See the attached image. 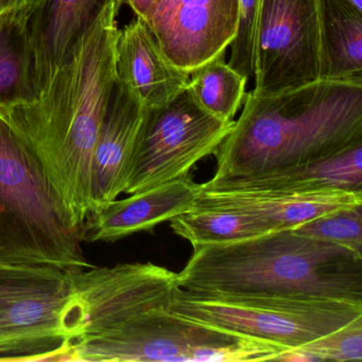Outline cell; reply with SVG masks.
I'll return each mask as SVG.
<instances>
[{"label": "cell", "mask_w": 362, "mask_h": 362, "mask_svg": "<svg viewBox=\"0 0 362 362\" xmlns=\"http://www.w3.org/2000/svg\"><path fill=\"white\" fill-rule=\"evenodd\" d=\"M122 6L110 0L35 97L1 107L82 228L90 213L93 153L117 82Z\"/></svg>", "instance_id": "1"}, {"label": "cell", "mask_w": 362, "mask_h": 362, "mask_svg": "<svg viewBox=\"0 0 362 362\" xmlns=\"http://www.w3.org/2000/svg\"><path fill=\"white\" fill-rule=\"evenodd\" d=\"M238 120L215 152L211 179L315 162L362 144V81L320 79L245 94Z\"/></svg>", "instance_id": "2"}, {"label": "cell", "mask_w": 362, "mask_h": 362, "mask_svg": "<svg viewBox=\"0 0 362 362\" xmlns=\"http://www.w3.org/2000/svg\"><path fill=\"white\" fill-rule=\"evenodd\" d=\"M177 285L200 291L306 294L362 302V256L293 230L194 247Z\"/></svg>", "instance_id": "3"}, {"label": "cell", "mask_w": 362, "mask_h": 362, "mask_svg": "<svg viewBox=\"0 0 362 362\" xmlns=\"http://www.w3.org/2000/svg\"><path fill=\"white\" fill-rule=\"evenodd\" d=\"M82 243L81 226L0 107V264L92 268Z\"/></svg>", "instance_id": "4"}, {"label": "cell", "mask_w": 362, "mask_h": 362, "mask_svg": "<svg viewBox=\"0 0 362 362\" xmlns=\"http://www.w3.org/2000/svg\"><path fill=\"white\" fill-rule=\"evenodd\" d=\"M168 310L296 349L362 317V302L306 294L200 291L177 287Z\"/></svg>", "instance_id": "5"}, {"label": "cell", "mask_w": 362, "mask_h": 362, "mask_svg": "<svg viewBox=\"0 0 362 362\" xmlns=\"http://www.w3.org/2000/svg\"><path fill=\"white\" fill-rule=\"evenodd\" d=\"M71 361L243 362L274 360L286 347L207 325L168 308L69 343Z\"/></svg>", "instance_id": "6"}, {"label": "cell", "mask_w": 362, "mask_h": 362, "mask_svg": "<svg viewBox=\"0 0 362 362\" xmlns=\"http://www.w3.org/2000/svg\"><path fill=\"white\" fill-rule=\"evenodd\" d=\"M177 276L152 262L69 271L62 319L67 341L101 334L141 313L167 308L179 287Z\"/></svg>", "instance_id": "7"}, {"label": "cell", "mask_w": 362, "mask_h": 362, "mask_svg": "<svg viewBox=\"0 0 362 362\" xmlns=\"http://www.w3.org/2000/svg\"><path fill=\"white\" fill-rule=\"evenodd\" d=\"M234 124L205 111L188 88L164 107L146 109L124 194L189 175L197 163L215 154Z\"/></svg>", "instance_id": "8"}, {"label": "cell", "mask_w": 362, "mask_h": 362, "mask_svg": "<svg viewBox=\"0 0 362 362\" xmlns=\"http://www.w3.org/2000/svg\"><path fill=\"white\" fill-rule=\"evenodd\" d=\"M320 79L319 0H260L253 90L281 92Z\"/></svg>", "instance_id": "9"}, {"label": "cell", "mask_w": 362, "mask_h": 362, "mask_svg": "<svg viewBox=\"0 0 362 362\" xmlns=\"http://www.w3.org/2000/svg\"><path fill=\"white\" fill-rule=\"evenodd\" d=\"M145 22L165 57L192 75L226 58L238 33L240 0H156Z\"/></svg>", "instance_id": "10"}, {"label": "cell", "mask_w": 362, "mask_h": 362, "mask_svg": "<svg viewBox=\"0 0 362 362\" xmlns=\"http://www.w3.org/2000/svg\"><path fill=\"white\" fill-rule=\"evenodd\" d=\"M64 287L0 304V361H71L63 330Z\"/></svg>", "instance_id": "11"}, {"label": "cell", "mask_w": 362, "mask_h": 362, "mask_svg": "<svg viewBox=\"0 0 362 362\" xmlns=\"http://www.w3.org/2000/svg\"><path fill=\"white\" fill-rule=\"evenodd\" d=\"M145 113L143 103L117 79L93 153L90 215L124 194Z\"/></svg>", "instance_id": "12"}, {"label": "cell", "mask_w": 362, "mask_h": 362, "mask_svg": "<svg viewBox=\"0 0 362 362\" xmlns=\"http://www.w3.org/2000/svg\"><path fill=\"white\" fill-rule=\"evenodd\" d=\"M201 184L189 175L113 201L90 214L82 228V240L114 243L139 232H151L160 223L194 206Z\"/></svg>", "instance_id": "13"}, {"label": "cell", "mask_w": 362, "mask_h": 362, "mask_svg": "<svg viewBox=\"0 0 362 362\" xmlns=\"http://www.w3.org/2000/svg\"><path fill=\"white\" fill-rule=\"evenodd\" d=\"M360 204H362V192L344 189L304 192H204L200 189L192 209L250 216L274 232L291 230L337 209Z\"/></svg>", "instance_id": "14"}, {"label": "cell", "mask_w": 362, "mask_h": 362, "mask_svg": "<svg viewBox=\"0 0 362 362\" xmlns=\"http://www.w3.org/2000/svg\"><path fill=\"white\" fill-rule=\"evenodd\" d=\"M116 67L118 81L146 109L168 105L189 83L190 75L165 57L147 23L137 16L118 30Z\"/></svg>", "instance_id": "15"}, {"label": "cell", "mask_w": 362, "mask_h": 362, "mask_svg": "<svg viewBox=\"0 0 362 362\" xmlns=\"http://www.w3.org/2000/svg\"><path fill=\"white\" fill-rule=\"evenodd\" d=\"M109 1L42 0L26 24L33 97L49 81Z\"/></svg>", "instance_id": "16"}, {"label": "cell", "mask_w": 362, "mask_h": 362, "mask_svg": "<svg viewBox=\"0 0 362 362\" xmlns=\"http://www.w3.org/2000/svg\"><path fill=\"white\" fill-rule=\"evenodd\" d=\"M321 189L362 192V144L315 162L247 177L211 179L204 192H304Z\"/></svg>", "instance_id": "17"}, {"label": "cell", "mask_w": 362, "mask_h": 362, "mask_svg": "<svg viewBox=\"0 0 362 362\" xmlns=\"http://www.w3.org/2000/svg\"><path fill=\"white\" fill-rule=\"evenodd\" d=\"M321 79L362 81V12L347 0H319Z\"/></svg>", "instance_id": "18"}, {"label": "cell", "mask_w": 362, "mask_h": 362, "mask_svg": "<svg viewBox=\"0 0 362 362\" xmlns=\"http://www.w3.org/2000/svg\"><path fill=\"white\" fill-rule=\"evenodd\" d=\"M170 228L177 236L190 243L194 249L202 245L243 240L272 232L266 224L250 216L194 209L173 218Z\"/></svg>", "instance_id": "19"}, {"label": "cell", "mask_w": 362, "mask_h": 362, "mask_svg": "<svg viewBox=\"0 0 362 362\" xmlns=\"http://www.w3.org/2000/svg\"><path fill=\"white\" fill-rule=\"evenodd\" d=\"M224 59H217L192 74L187 88L205 111L219 119L232 122L245 101L249 80Z\"/></svg>", "instance_id": "20"}, {"label": "cell", "mask_w": 362, "mask_h": 362, "mask_svg": "<svg viewBox=\"0 0 362 362\" xmlns=\"http://www.w3.org/2000/svg\"><path fill=\"white\" fill-rule=\"evenodd\" d=\"M292 230L310 238L342 245L362 256V204L337 209Z\"/></svg>", "instance_id": "21"}, {"label": "cell", "mask_w": 362, "mask_h": 362, "mask_svg": "<svg viewBox=\"0 0 362 362\" xmlns=\"http://www.w3.org/2000/svg\"><path fill=\"white\" fill-rule=\"evenodd\" d=\"M67 273L45 267L0 264V304L64 287Z\"/></svg>", "instance_id": "22"}, {"label": "cell", "mask_w": 362, "mask_h": 362, "mask_svg": "<svg viewBox=\"0 0 362 362\" xmlns=\"http://www.w3.org/2000/svg\"><path fill=\"white\" fill-rule=\"evenodd\" d=\"M296 349L304 351L315 361H361L362 317Z\"/></svg>", "instance_id": "23"}, {"label": "cell", "mask_w": 362, "mask_h": 362, "mask_svg": "<svg viewBox=\"0 0 362 362\" xmlns=\"http://www.w3.org/2000/svg\"><path fill=\"white\" fill-rule=\"evenodd\" d=\"M260 0H240V25L230 45L228 65L247 80L255 71V33Z\"/></svg>", "instance_id": "24"}, {"label": "cell", "mask_w": 362, "mask_h": 362, "mask_svg": "<svg viewBox=\"0 0 362 362\" xmlns=\"http://www.w3.org/2000/svg\"><path fill=\"white\" fill-rule=\"evenodd\" d=\"M42 0H0V27L11 23L27 24Z\"/></svg>", "instance_id": "25"}, {"label": "cell", "mask_w": 362, "mask_h": 362, "mask_svg": "<svg viewBox=\"0 0 362 362\" xmlns=\"http://www.w3.org/2000/svg\"><path fill=\"white\" fill-rule=\"evenodd\" d=\"M156 1V0H126V5L132 9L135 16L146 21Z\"/></svg>", "instance_id": "26"}, {"label": "cell", "mask_w": 362, "mask_h": 362, "mask_svg": "<svg viewBox=\"0 0 362 362\" xmlns=\"http://www.w3.org/2000/svg\"><path fill=\"white\" fill-rule=\"evenodd\" d=\"M358 11L362 12V0H347Z\"/></svg>", "instance_id": "27"}, {"label": "cell", "mask_w": 362, "mask_h": 362, "mask_svg": "<svg viewBox=\"0 0 362 362\" xmlns=\"http://www.w3.org/2000/svg\"><path fill=\"white\" fill-rule=\"evenodd\" d=\"M1 99H3V92H1V86H0V103H1Z\"/></svg>", "instance_id": "28"}, {"label": "cell", "mask_w": 362, "mask_h": 362, "mask_svg": "<svg viewBox=\"0 0 362 362\" xmlns=\"http://www.w3.org/2000/svg\"><path fill=\"white\" fill-rule=\"evenodd\" d=\"M124 5H126V0H124Z\"/></svg>", "instance_id": "29"}]
</instances>
